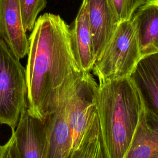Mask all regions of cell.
Wrapping results in <instances>:
<instances>
[{
	"label": "cell",
	"instance_id": "8",
	"mask_svg": "<svg viewBox=\"0 0 158 158\" xmlns=\"http://www.w3.org/2000/svg\"><path fill=\"white\" fill-rule=\"evenodd\" d=\"M129 77L138 89L146 110L158 118V52L141 56Z\"/></svg>",
	"mask_w": 158,
	"mask_h": 158
},
{
	"label": "cell",
	"instance_id": "12",
	"mask_svg": "<svg viewBox=\"0 0 158 158\" xmlns=\"http://www.w3.org/2000/svg\"><path fill=\"white\" fill-rule=\"evenodd\" d=\"M131 20L141 56L158 52V0H145L134 13Z\"/></svg>",
	"mask_w": 158,
	"mask_h": 158
},
{
	"label": "cell",
	"instance_id": "3",
	"mask_svg": "<svg viewBox=\"0 0 158 158\" xmlns=\"http://www.w3.org/2000/svg\"><path fill=\"white\" fill-rule=\"evenodd\" d=\"M98 85L89 72H81L72 81L66 97L67 123L72 138V155L77 151L99 122Z\"/></svg>",
	"mask_w": 158,
	"mask_h": 158
},
{
	"label": "cell",
	"instance_id": "6",
	"mask_svg": "<svg viewBox=\"0 0 158 158\" xmlns=\"http://www.w3.org/2000/svg\"><path fill=\"white\" fill-rule=\"evenodd\" d=\"M20 158H45L47 122L31 115L27 106L22 110L14 130Z\"/></svg>",
	"mask_w": 158,
	"mask_h": 158
},
{
	"label": "cell",
	"instance_id": "15",
	"mask_svg": "<svg viewBox=\"0 0 158 158\" xmlns=\"http://www.w3.org/2000/svg\"><path fill=\"white\" fill-rule=\"evenodd\" d=\"M46 4V0H20L22 22L26 31L33 30L38 15Z\"/></svg>",
	"mask_w": 158,
	"mask_h": 158
},
{
	"label": "cell",
	"instance_id": "11",
	"mask_svg": "<svg viewBox=\"0 0 158 158\" xmlns=\"http://www.w3.org/2000/svg\"><path fill=\"white\" fill-rule=\"evenodd\" d=\"M70 34L77 63L82 72H89L93 69L95 57L85 0H82L81 6L70 28Z\"/></svg>",
	"mask_w": 158,
	"mask_h": 158
},
{
	"label": "cell",
	"instance_id": "9",
	"mask_svg": "<svg viewBox=\"0 0 158 158\" xmlns=\"http://www.w3.org/2000/svg\"><path fill=\"white\" fill-rule=\"evenodd\" d=\"M95 60L111 40L118 22L107 0H85Z\"/></svg>",
	"mask_w": 158,
	"mask_h": 158
},
{
	"label": "cell",
	"instance_id": "2",
	"mask_svg": "<svg viewBox=\"0 0 158 158\" xmlns=\"http://www.w3.org/2000/svg\"><path fill=\"white\" fill-rule=\"evenodd\" d=\"M143 107L129 77L99 83L97 112L105 158H123Z\"/></svg>",
	"mask_w": 158,
	"mask_h": 158
},
{
	"label": "cell",
	"instance_id": "17",
	"mask_svg": "<svg viewBox=\"0 0 158 158\" xmlns=\"http://www.w3.org/2000/svg\"><path fill=\"white\" fill-rule=\"evenodd\" d=\"M0 158H20L16 138L13 132L9 140L2 146Z\"/></svg>",
	"mask_w": 158,
	"mask_h": 158
},
{
	"label": "cell",
	"instance_id": "4",
	"mask_svg": "<svg viewBox=\"0 0 158 158\" xmlns=\"http://www.w3.org/2000/svg\"><path fill=\"white\" fill-rule=\"evenodd\" d=\"M141 57L136 29L131 19L118 24L91 70L99 83L127 78Z\"/></svg>",
	"mask_w": 158,
	"mask_h": 158
},
{
	"label": "cell",
	"instance_id": "10",
	"mask_svg": "<svg viewBox=\"0 0 158 158\" xmlns=\"http://www.w3.org/2000/svg\"><path fill=\"white\" fill-rule=\"evenodd\" d=\"M69 88L56 110L46 118L47 144L45 158H71L72 157V138L67 121L65 109Z\"/></svg>",
	"mask_w": 158,
	"mask_h": 158
},
{
	"label": "cell",
	"instance_id": "5",
	"mask_svg": "<svg viewBox=\"0 0 158 158\" xmlns=\"http://www.w3.org/2000/svg\"><path fill=\"white\" fill-rule=\"evenodd\" d=\"M27 106L25 69L0 36V123L14 130Z\"/></svg>",
	"mask_w": 158,
	"mask_h": 158
},
{
	"label": "cell",
	"instance_id": "18",
	"mask_svg": "<svg viewBox=\"0 0 158 158\" xmlns=\"http://www.w3.org/2000/svg\"><path fill=\"white\" fill-rule=\"evenodd\" d=\"M1 149H2V146L0 145V154H1Z\"/></svg>",
	"mask_w": 158,
	"mask_h": 158
},
{
	"label": "cell",
	"instance_id": "1",
	"mask_svg": "<svg viewBox=\"0 0 158 158\" xmlns=\"http://www.w3.org/2000/svg\"><path fill=\"white\" fill-rule=\"evenodd\" d=\"M28 41L27 109L33 116L46 119L56 110L73 80L82 71L74 56L70 27L60 15H40Z\"/></svg>",
	"mask_w": 158,
	"mask_h": 158
},
{
	"label": "cell",
	"instance_id": "13",
	"mask_svg": "<svg viewBox=\"0 0 158 158\" xmlns=\"http://www.w3.org/2000/svg\"><path fill=\"white\" fill-rule=\"evenodd\" d=\"M123 158H158V118L144 107Z\"/></svg>",
	"mask_w": 158,
	"mask_h": 158
},
{
	"label": "cell",
	"instance_id": "7",
	"mask_svg": "<svg viewBox=\"0 0 158 158\" xmlns=\"http://www.w3.org/2000/svg\"><path fill=\"white\" fill-rule=\"evenodd\" d=\"M26 32L20 0H0V36L20 59L25 57L28 51Z\"/></svg>",
	"mask_w": 158,
	"mask_h": 158
},
{
	"label": "cell",
	"instance_id": "14",
	"mask_svg": "<svg viewBox=\"0 0 158 158\" xmlns=\"http://www.w3.org/2000/svg\"><path fill=\"white\" fill-rule=\"evenodd\" d=\"M71 158H105L99 122L95 125L83 145L72 155Z\"/></svg>",
	"mask_w": 158,
	"mask_h": 158
},
{
	"label": "cell",
	"instance_id": "16",
	"mask_svg": "<svg viewBox=\"0 0 158 158\" xmlns=\"http://www.w3.org/2000/svg\"><path fill=\"white\" fill-rule=\"evenodd\" d=\"M145 0H107L118 23L130 20Z\"/></svg>",
	"mask_w": 158,
	"mask_h": 158
}]
</instances>
